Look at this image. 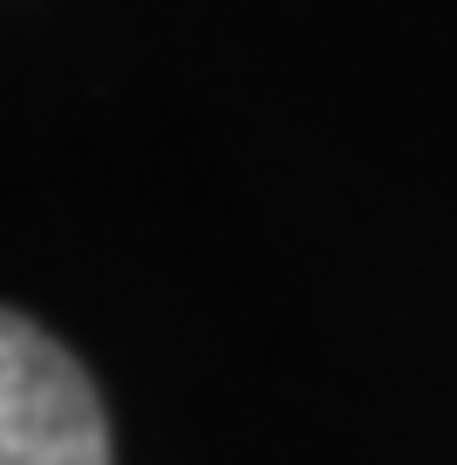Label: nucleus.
<instances>
[{"instance_id": "1", "label": "nucleus", "mask_w": 457, "mask_h": 465, "mask_svg": "<svg viewBox=\"0 0 457 465\" xmlns=\"http://www.w3.org/2000/svg\"><path fill=\"white\" fill-rule=\"evenodd\" d=\"M0 465H116L89 370L15 308H0Z\"/></svg>"}]
</instances>
